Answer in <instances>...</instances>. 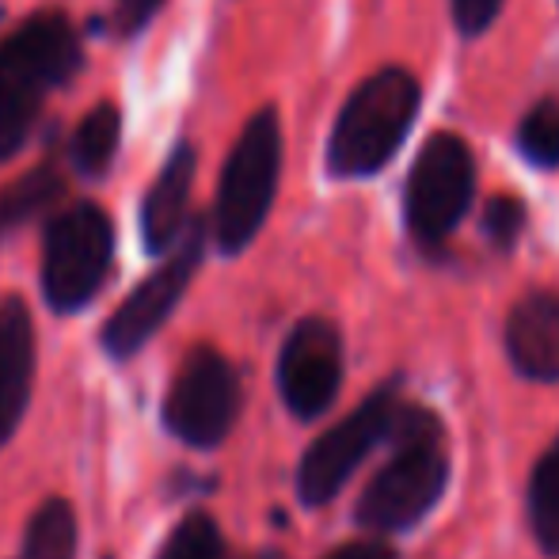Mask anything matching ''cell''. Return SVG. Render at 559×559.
I'll return each instance as SVG.
<instances>
[{
	"label": "cell",
	"instance_id": "23",
	"mask_svg": "<svg viewBox=\"0 0 559 559\" xmlns=\"http://www.w3.org/2000/svg\"><path fill=\"white\" fill-rule=\"evenodd\" d=\"M324 559H396V552H392L389 545H381V540H354V545L335 548V552Z\"/></svg>",
	"mask_w": 559,
	"mask_h": 559
},
{
	"label": "cell",
	"instance_id": "10",
	"mask_svg": "<svg viewBox=\"0 0 559 559\" xmlns=\"http://www.w3.org/2000/svg\"><path fill=\"white\" fill-rule=\"evenodd\" d=\"M343 389V338L324 317H305L278 354V392L289 415L312 423L335 404Z\"/></svg>",
	"mask_w": 559,
	"mask_h": 559
},
{
	"label": "cell",
	"instance_id": "20",
	"mask_svg": "<svg viewBox=\"0 0 559 559\" xmlns=\"http://www.w3.org/2000/svg\"><path fill=\"white\" fill-rule=\"evenodd\" d=\"M525 228V210L518 199H510V194H499V199L487 202L484 210V233L487 240L495 243V248L510 251L518 243V233Z\"/></svg>",
	"mask_w": 559,
	"mask_h": 559
},
{
	"label": "cell",
	"instance_id": "12",
	"mask_svg": "<svg viewBox=\"0 0 559 559\" xmlns=\"http://www.w3.org/2000/svg\"><path fill=\"white\" fill-rule=\"evenodd\" d=\"M194 171H199V153L191 141H179L141 199V243L148 255H168L183 240L187 225H191L187 206H191Z\"/></svg>",
	"mask_w": 559,
	"mask_h": 559
},
{
	"label": "cell",
	"instance_id": "11",
	"mask_svg": "<svg viewBox=\"0 0 559 559\" xmlns=\"http://www.w3.org/2000/svg\"><path fill=\"white\" fill-rule=\"evenodd\" d=\"M38 335L20 294L0 297V449L15 438L35 392Z\"/></svg>",
	"mask_w": 559,
	"mask_h": 559
},
{
	"label": "cell",
	"instance_id": "5",
	"mask_svg": "<svg viewBox=\"0 0 559 559\" xmlns=\"http://www.w3.org/2000/svg\"><path fill=\"white\" fill-rule=\"evenodd\" d=\"M115 225L99 202H69L43 233V297L50 312L73 317L88 309L111 278Z\"/></svg>",
	"mask_w": 559,
	"mask_h": 559
},
{
	"label": "cell",
	"instance_id": "4",
	"mask_svg": "<svg viewBox=\"0 0 559 559\" xmlns=\"http://www.w3.org/2000/svg\"><path fill=\"white\" fill-rule=\"evenodd\" d=\"M282 176V122L274 107H259L243 122L240 138L228 148V160L217 183L210 236L222 255H240L259 236L278 194Z\"/></svg>",
	"mask_w": 559,
	"mask_h": 559
},
{
	"label": "cell",
	"instance_id": "22",
	"mask_svg": "<svg viewBox=\"0 0 559 559\" xmlns=\"http://www.w3.org/2000/svg\"><path fill=\"white\" fill-rule=\"evenodd\" d=\"M502 4H507V0H453L456 31H461V35H468V38L484 35V31L499 20Z\"/></svg>",
	"mask_w": 559,
	"mask_h": 559
},
{
	"label": "cell",
	"instance_id": "17",
	"mask_svg": "<svg viewBox=\"0 0 559 559\" xmlns=\"http://www.w3.org/2000/svg\"><path fill=\"white\" fill-rule=\"evenodd\" d=\"M530 522L540 548L559 559V438L537 461L530 479Z\"/></svg>",
	"mask_w": 559,
	"mask_h": 559
},
{
	"label": "cell",
	"instance_id": "9",
	"mask_svg": "<svg viewBox=\"0 0 559 559\" xmlns=\"http://www.w3.org/2000/svg\"><path fill=\"white\" fill-rule=\"evenodd\" d=\"M396 412V384H384L373 396L361 400L358 412H350L343 423H335L328 435H320L317 442L305 449L301 468H297V495H301L305 507H324V502H332L343 491V484L354 476V468L384 438H392Z\"/></svg>",
	"mask_w": 559,
	"mask_h": 559
},
{
	"label": "cell",
	"instance_id": "3",
	"mask_svg": "<svg viewBox=\"0 0 559 559\" xmlns=\"http://www.w3.org/2000/svg\"><path fill=\"white\" fill-rule=\"evenodd\" d=\"M423 107V88L407 69L389 66L350 92L332 138H328V171L335 179H369L400 153Z\"/></svg>",
	"mask_w": 559,
	"mask_h": 559
},
{
	"label": "cell",
	"instance_id": "6",
	"mask_svg": "<svg viewBox=\"0 0 559 559\" xmlns=\"http://www.w3.org/2000/svg\"><path fill=\"white\" fill-rule=\"evenodd\" d=\"M206 236H210L206 217H191L183 240L168 251V259L126 294V301L99 328V343H104L107 358L130 361L138 350H145L148 338L168 324V317L183 301L187 286H191L202 259H206Z\"/></svg>",
	"mask_w": 559,
	"mask_h": 559
},
{
	"label": "cell",
	"instance_id": "7",
	"mask_svg": "<svg viewBox=\"0 0 559 559\" xmlns=\"http://www.w3.org/2000/svg\"><path fill=\"white\" fill-rule=\"evenodd\" d=\"M164 430L191 449H214L240 419V377L214 346H194L171 377L160 407Z\"/></svg>",
	"mask_w": 559,
	"mask_h": 559
},
{
	"label": "cell",
	"instance_id": "21",
	"mask_svg": "<svg viewBox=\"0 0 559 559\" xmlns=\"http://www.w3.org/2000/svg\"><path fill=\"white\" fill-rule=\"evenodd\" d=\"M164 4L168 0H115L111 12H107V31L115 38H138L160 15Z\"/></svg>",
	"mask_w": 559,
	"mask_h": 559
},
{
	"label": "cell",
	"instance_id": "24",
	"mask_svg": "<svg viewBox=\"0 0 559 559\" xmlns=\"http://www.w3.org/2000/svg\"><path fill=\"white\" fill-rule=\"evenodd\" d=\"M225 559H259V556H233V552H228Z\"/></svg>",
	"mask_w": 559,
	"mask_h": 559
},
{
	"label": "cell",
	"instance_id": "15",
	"mask_svg": "<svg viewBox=\"0 0 559 559\" xmlns=\"http://www.w3.org/2000/svg\"><path fill=\"white\" fill-rule=\"evenodd\" d=\"M118 141H122V107L104 99L81 118V126L73 130V141H69L76 176L104 179L118 156Z\"/></svg>",
	"mask_w": 559,
	"mask_h": 559
},
{
	"label": "cell",
	"instance_id": "14",
	"mask_svg": "<svg viewBox=\"0 0 559 559\" xmlns=\"http://www.w3.org/2000/svg\"><path fill=\"white\" fill-rule=\"evenodd\" d=\"M66 194V176H61L58 160H43L8 187H0V240L12 236L15 228L35 222L38 214L61 202Z\"/></svg>",
	"mask_w": 559,
	"mask_h": 559
},
{
	"label": "cell",
	"instance_id": "18",
	"mask_svg": "<svg viewBox=\"0 0 559 559\" xmlns=\"http://www.w3.org/2000/svg\"><path fill=\"white\" fill-rule=\"evenodd\" d=\"M225 556H228L225 537L206 510H191V514L168 533L160 552H156V559H225Z\"/></svg>",
	"mask_w": 559,
	"mask_h": 559
},
{
	"label": "cell",
	"instance_id": "19",
	"mask_svg": "<svg viewBox=\"0 0 559 559\" xmlns=\"http://www.w3.org/2000/svg\"><path fill=\"white\" fill-rule=\"evenodd\" d=\"M518 148L530 164L552 171L559 168V104L556 99H540L522 118L518 130Z\"/></svg>",
	"mask_w": 559,
	"mask_h": 559
},
{
	"label": "cell",
	"instance_id": "8",
	"mask_svg": "<svg viewBox=\"0 0 559 559\" xmlns=\"http://www.w3.org/2000/svg\"><path fill=\"white\" fill-rule=\"evenodd\" d=\"M472 194H476V156L468 141L456 133H435L419 148L407 176V228L423 248H438L449 240L461 217L468 214Z\"/></svg>",
	"mask_w": 559,
	"mask_h": 559
},
{
	"label": "cell",
	"instance_id": "16",
	"mask_svg": "<svg viewBox=\"0 0 559 559\" xmlns=\"http://www.w3.org/2000/svg\"><path fill=\"white\" fill-rule=\"evenodd\" d=\"M15 559H76V510L69 499L50 495L31 514Z\"/></svg>",
	"mask_w": 559,
	"mask_h": 559
},
{
	"label": "cell",
	"instance_id": "13",
	"mask_svg": "<svg viewBox=\"0 0 559 559\" xmlns=\"http://www.w3.org/2000/svg\"><path fill=\"white\" fill-rule=\"evenodd\" d=\"M507 354L518 373L533 381H559V294L537 289L507 317Z\"/></svg>",
	"mask_w": 559,
	"mask_h": 559
},
{
	"label": "cell",
	"instance_id": "2",
	"mask_svg": "<svg viewBox=\"0 0 559 559\" xmlns=\"http://www.w3.org/2000/svg\"><path fill=\"white\" fill-rule=\"evenodd\" d=\"M392 438L396 453L369 479L354 510L358 525L373 533H400L419 525L438 507L449 484V453L438 415H430L427 407L400 404Z\"/></svg>",
	"mask_w": 559,
	"mask_h": 559
},
{
	"label": "cell",
	"instance_id": "1",
	"mask_svg": "<svg viewBox=\"0 0 559 559\" xmlns=\"http://www.w3.org/2000/svg\"><path fill=\"white\" fill-rule=\"evenodd\" d=\"M81 66V35L61 8H43L0 35V164L27 145L46 96L66 88Z\"/></svg>",
	"mask_w": 559,
	"mask_h": 559
}]
</instances>
